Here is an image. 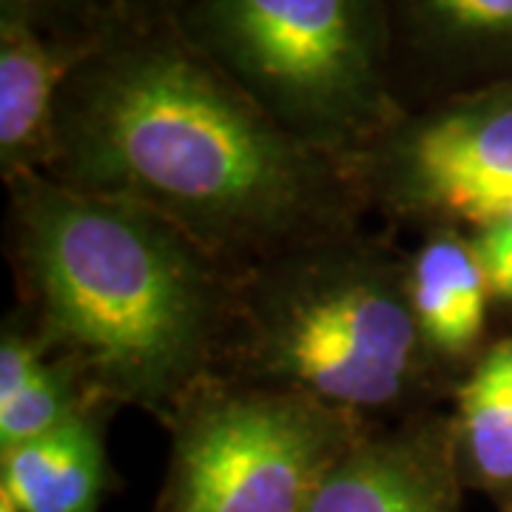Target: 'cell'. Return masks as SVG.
Segmentation results:
<instances>
[{
	"label": "cell",
	"mask_w": 512,
	"mask_h": 512,
	"mask_svg": "<svg viewBox=\"0 0 512 512\" xmlns=\"http://www.w3.org/2000/svg\"><path fill=\"white\" fill-rule=\"evenodd\" d=\"M57 183L146 208L242 274L365 225L342 160L296 143L171 20H120L66 80Z\"/></svg>",
	"instance_id": "1"
},
{
	"label": "cell",
	"mask_w": 512,
	"mask_h": 512,
	"mask_svg": "<svg viewBox=\"0 0 512 512\" xmlns=\"http://www.w3.org/2000/svg\"><path fill=\"white\" fill-rule=\"evenodd\" d=\"M6 191L15 308L97 402L165 424L220 376L239 274L134 202L46 174Z\"/></svg>",
	"instance_id": "2"
},
{
	"label": "cell",
	"mask_w": 512,
	"mask_h": 512,
	"mask_svg": "<svg viewBox=\"0 0 512 512\" xmlns=\"http://www.w3.org/2000/svg\"><path fill=\"white\" fill-rule=\"evenodd\" d=\"M220 376L305 393L384 424L441 410L458 379L421 336L410 251L356 225L237 276Z\"/></svg>",
	"instance_id": "3"
},
{
	"label": "cell",
	"mask_w": 512,
	"mask_h": 512,
	"mask_svg": "<svg viewBox=\"0 0 512 512\" xmlns=\"http://www.w3.org/2000/svg\"><path fill=\"white\" fill-rule=\"evenodd\" d=\"M171 23L274 126L328 157L404 114L387 0H194Z\"/></svg>",
	"instance_id": "4"
},
{
	"label": "cell",
	"mask_w": 512,
	"mask_h": 512,
	"mask_svg": "<svg viewBox=\"0 0 512 512\" xmlns=\"http://www.w3.org/2000/svg\"><path fill=\"white\" fill-rule=\"evenodd\" d=\"M163 427L171 453L154 512H308L373 421L305 393L214 376Z\"/></svg>",
	"instance_id": "5"
},
{
	"label": "cell",
	"mask_w": 512,
	"mask_h": 512,
	"mask_svg": "<svg viewBox=\"0 0 512 512\" xmlns=\"http://www.w3.org/2000/svg\"><path fill=\"white\" fill-rule=\"evenodd\" d=\"M390 231H476L512 205V80L407 109L342 160Z\"/></svg>",
	"instance_id": "6"
},
{
	"label": "cell",
	"mask_w": 512,
	"mask_h": 512,
	"mask_svg": "<svg viewBox=\"0 0 512 512\" xmlns=\"http://www.w3.org/2000/svg\"><path fill=\"white\" fill-rule=\"evenodd\" d=\"M404 111L512 80V0H387Z\"/></svg>",
	"instance_id": "7"
},
{
	"label": "cell",
	"mask_w": 512,
	"mask_h": 512,
	"mask_svg": "<svg viewBox=\"0 0 512 512\" xmlns=\"http://www.w3.org/2000/svg\"><path fill=\"white\" fill-rule=\"evenodd\" d=\"M450 410L373 424L322 484L308 512H461Z\"/></svg>",
	"instance_id": "8"
},
{
	"label": "cell",
	"mask_w": 512,
	"mask_h": 512,
	"mask_svg": "<svg viewBox=\"0 0 512 512\" xmlns=\"http://www.w3.org/2000/svg\"><path fill=\"white\" fill-rule=\"evenodd\" d=\"M103 43L40 35L0 23V177L15 183L49 174L55 114L72 72Z\"/></svg>",
	"instance_id": "9"
},
{
	"label": "cell",
	"mask_w": 512,
	"mask_h": 512,
	"mask_svg": "<svg viewBox=\"0 0 512 512\" xmlns=\"http://www.w3.org/2000/svg\"><path fill=\"white\" fill-rule=\"evenodd\" d=\"M410 302L430 353L458 382L487 350V311L493 305L476 242L461 228L421 234L410 251Z\"/></svg>",
	"instance_id": "10"
},
{
	"label": "cell",
	"mask_w": 512,
	"mask_h": 512,
	"mask_svg": "<svg viewBox=\"0 0 512 512\" xmlns=\"http://www.w3.org/2000/svg\"><path fill=\"white\" fill-rule=\"evenodd\" d=\"M111 407H89L57 430L0 453V495L18 512H100L120 487L106 450Z\"/></svg>",
	"instance_id": "11"
},
{
	"label": "cell",
	"mask_w": 512,
	"mask_h": 512,
	"mask_svg": "<svg viewBox=\"0 0 512 512\" xmlns=\"http://www.w3.org/2000/svg\"><path fill=\"white\" fill-rule=\"evenodd\" d=\"M450 413L464 487L512 512V333L487 345L464 373Z\"/></svg>",
	"instance_id": "12"
},
{
	"label": "cell",
	"mask_w": 512,
	"mask_h": 512,
	"mask_svg": "<svg viewBox=\"0 0 512 512\" xmlns=\"http://www.w3.org/2000/svg\"><path fill=\"white\" fill-rule=\"evenodd\" d=\"M89 407L109 404L97 402L72 367L52 356L20 393L0 402V453L52 433Z\"/></svg>",
	"instance_id": "13"
},
{
	"label": "cell",
	"mask_w": 512,
	"mask_h": 512,
	"mask_svg": "<svg viewBox=\"0 0 512 512\" xmlns=\"http://www.w3.org/2000/svg\"><path fill=\"white\" fill-rule=\"evenodd\" d=\"M120 20L111 0H0V23L66 40H100Z\"/></svg>",
	"instance_id": "14"
},
{
	"label": "cell",
	"mask_w": 512,
	"mask_h": 512,
	"mask_svg": "<svg viewBox=\"0 0 512 512\" xmlns=\"http://www.w3.org/2000/svg\"><path fill=\"white\" fill-rule=\"evenodd\" d=\"M470 237L476 242L493 302L512 305V205L470 231Z\"/></svg>",
	"instance_id": "15"
},
{
	"label": "cell",
	"mask_w": 512,
	"mask_h": 512,
	"mask_svg": "<svg viewBox=\"0 0 512 512\" xmlns=\"http://www.w3.org/2000/svg\"><path fill=\"white\" fill-rule=\"evenodd\" d=\"M111 3L126 20L151 23V20H174L194 0H111Z\"/></svg>",
	"instance_id": "16"
},
{
	"label": "cell",
	"mask_w": 512,
	"mask_h": 512,
	"mask_svg": "<svg viewBox=\"0 0 512 512\" xmlns=\"http://www.w3.org/2000/svg\"><path fill=\"white\" fill-rule=\"evenodd\" d=\"M0 512H18V510L12 507V501H9V498H3V495H0Z\"/></svg>",
	"instance_id": "17"
}]
</instances>
